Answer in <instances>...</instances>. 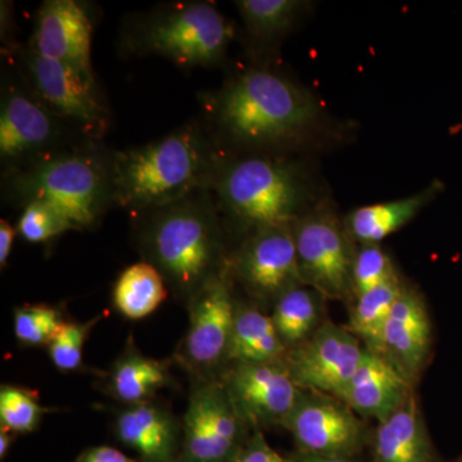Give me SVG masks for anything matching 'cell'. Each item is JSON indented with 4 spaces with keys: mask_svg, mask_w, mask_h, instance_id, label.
<instances>
[{
    "mask_svg": "<svg viewBox=\"0 0 462 462\" xmlns=\"http://www.w3.org/2000/svg\"><path fill=\"white\" fill-rule=\"evenodd\" d=\"M212 114L225 138L248 148L300 144L314 135L322 118L309 90L263 69L231 79L215 97Z\"/></svg>",
    "mask_w": 462,
    "mask_h": 462,
    "instance_id": "obj_1",
    "label": "cell"
},
{
    "mask_svg": "<svg viewBox=\"0 0 462 462\" xmlns=\"http://www.w3.org/2000/svg\"><path fill=\"white\" fill-rule=\"evenodd\" d=\"M218 161L196 124L111 157L112 202L149 211L212 188Z\"/></svg>",
    "mask_w": 462,
    "mask_h": 462,
    "instance_id": "obj_2",
    "label": "cell"
},
{
    "mask_svg": "<svg viewBox=\"0 0 462 462\" xmlns=\"http://www.w3.org/2000/svg\"><path fill=\"white\" fill-rule=\"evenodd\" d=\"M207 190L145 211L142 226V248L148 263L176 296L189 303L226 267L217 212Z\"/></svg>",
    "mask_w": 462,
    "mask_h": 462,
    "instance_id": "obj_3",
    "label": "cell"
},
{
    "mask_svg": "<svg viewBox=\"0 0 462 462\" xmlns=\"http://www.w3.org/2000/svg\"><path fill=\"white\" fill-rule=\"evenodd\" d=\"M212 189L218 208L249 234L293 224L311 208L309 179L284 158L252 156L218 163Z\"/></svg>",
    "mask_w": 462,
    "mask_h": 462,
    "instance_id": "obj_4",
    "label": "cell"
},
{
    "mask_svg": "<svg viewBox=\"0 0 462 462\" xmlns=\"http://www.w3.org/2000/svg\"><path fill=\"white\" fill-rule=\"evenodd\" d=\"M9 190L23 206L41 200L65 216L72 229H87L112 202L111 157L96 149L62 151L12 171Z\"/></svg>",
    "mask_w": 462,
    "mask_h": 462,
    "instance_id": "obj_5",
    "label": "cell"
},
{
    "mask_svg": "<svg viewBox=\"0 0 462 462\" xmlns=\"http://www.w3.org/2000/svg\"><path fill=\"white\" fill-rule=\"evenodd\" d=\"M234 38V27L209 3L170 5L144 21L136 47L169 58L181 66H214L221 62Z\"/></svg>",
    "mask_w": 462,
    "mask_h": 462,
    "instance_id": "obj_6",
    "label": "cell"
},
{
    "mask_svg": "<svg viewBox=\"0 0 462 462\" xmlns=\"http://www.w3.org/2000/svg\"><path fill=\"white\" fill-rule=\"evenodd\" d=\"M298 269L303 285L322 298H352L356 243L329 200H321L293 223Z\"/></svg>",
    "mask_w": 462,
    "mask_h": 462,
    "instance_id": "obj_7",
    "label": "cell"
},
{
    "mask_svg": "<svg viewBox=\"0 0 462 462\" xmlns=\"http://www.w3.org/2000/svg\"><path fill=\"white\" fill-rule=\"evenodd\" d=\"M249 430L223 382L200 380L185 412L181 454L176 462H236Z\"/></svg>",
    "mask_w": 462,
    "mask_h": 462,
    "instance_id": "obj_8",
    "label": "cell"
},
{
    "mask_svg": "<svg viewBox=\"0 0 462 462\" xmlns=\"http://www.w3.org/2000/svg\"><path fill=\"white\" fill-rule=\"evenodd\" d=\"M282 428L294 438L298 451L327 457L352 458L373 436L365 419L342 400L305 389Z\"/></svg>",
    "mask_w": 462,
    "mask_h": 462,
    "instance_id": "obj_9",
    "label": "cell"
},
{
    "mask_svg": "<svg viewBox=\"0 0 462 462\" xmlns=\"http://www.w3.org/2000/svg\"><path fill=\"white\" fill-rule=\"evenodd\" d=\"M365 348L348 328L325 320L305 342L288 349L282 361L300 389L339 398Z\"/></svg>",
    "mask_w": 462,
    "mask_h": 462,
    "instance_id": "obj_10",
    "label": "cell"
},
{
    "mask_svg": "<svg viewBox=\"0 0 462 462\" xmlns=\"http://www.w3.org/2000/svg\"><path fill=\"white\" fill-rule=\"evenodd\" d=\"M26 67L32 96L51 114L69 121L90 138L98 139L106 132L108 111L94 79L32 50L27 54Z\"/></svg>",
    "mask_w": 462,
    "mask_h": 462,
    "instance_id": "obj_11",
    "label": "cell"
},
{
    "mask_svg": "<svg viewBox=\"0 0 462 462\" xmlns=\"http://www.w3.org/2000/svg\"><path fill=\"white\" fill-rule=\"evenodd\" d=\"M229 273L225 267L189 303V328L180 346V358L200 380H207L206 375L226 361L236 311Z\"/></svg>",
    "mask_w": 462,
    "mask_h": 462,
    "instance_id": "obj_12",
    "label": "cell"
},
{
    "mask_svg": "<svg viewBox=\"0 0 462 462\" xmlns=\"http://www.w3.org/2000/svg\"><path fill=\"white\" fill-rule=\"evenodd\" d=\"M231 272L252 296L264 302L275 303L289 289L303 285L293 224L273 225L249 234L231 263Z\"/></svg>",
    "mask_w": 462,
    "mask_h": 462,
    "instance_id": "obj_13",
    "label": "cell"
},
{
    "mask_svg": "<svg viewBox=\"0 0 462 462\" xmlns=\"http://www.w3.org/2000/svg\"><path fill=\"white\" fill-rule=\"evenodd\" d=\"M221 382L252 430L284 427L303 391L284 361L236 364Z\"/></svg>",
    "mask_w": 462,
    "mask_h": 462,
    "instance_id": "obj_14",
    "label": "cell"
},
{
    "mask_svg": "<svg viewBox=\"0 0 462 462\" xmlns=\"http://www.w3.org/2000/svg\"><path fill=\"white\" fill-rule=\"evenodd\" d=\"M63 121L38 99L16 87L5 90L0 106V158L14 171L60 153Z\"/></svg>",
    "mask_w": 462,
    "mask_h": 462,
    "instance_id": "obj_15",
    "label": "cell"
},
{
    "mask_svg": "<svg viewBox=\"0 0 462 462\" xmlns=\"http://www.w3.org/2000/svg\"><path fill=\"white\" fill-rule=\"evenodd\" d=\"M431 349L433 322L427 302L406 282L385 324L380 355L416 387L430 364Z\"/></svg>",
    "mask_w": 462,
    "mask_h": 462,
    "instance_id": "obj_16",
    "label": "cell"
},
{
    "mask_svg": "<svg viewBox=\"0 0 462 462\" xmlns=\"http://www.w3.org/2000/svg\"><path fill=\"white\" fill-rule=\"evenodd\" d=\"M91 36L93 25L83 5L75 0H48L36 16L30 50L94 79Z\"/></svg>",
    "mask_w": 462,
    "mask_h": 462,
    "instance_id": "obj_17",
    "label": "cell"
},
{
    "mask_svg": "<svg viewBox=\"0 0 462 462\" xmlns=\"http://www.w3.org/2000/svg\"><path fill=\"white\" fill-rule=\"evenodd\" d=\"M415 394L412 385L384 356L365 348L364 357L339 396L363 419L384 420Z\"/></svg>",
    "mask_w": 462,
    "mask_h": 462,
    "instance_id": "obj_18",
    "label": "cell"
},
{
    "mask_svg": "<svg viewBox=\"0 0 462 462\" xmlns=\"http://www.w3.org/2000/svg\"><path fill=\"white\" fill-rule=\"evenodd\" d=\"M370 443L373 462H438L416 393L378 422Z\"/></svg>",
    "mask_w": 462,
    "mask_h": 462,
    "instance_id": "obj_19",
    "label": "cell"
},
{
    "mask_svg": "<svg viewBox=\"0 0 462 462\" xmlns=\"http://www.w3.org/2000/svg\"><path fill=\"white\" fill-rule=\"evenodd\" d=\"M116 433L143 462H176L179 430L171 413L158 404H132L116 419Z\"/></svg>",
    "mask_w": 462,
    "mask_h": 462,
    "instance_id": "obj_20",
    "label": "cell"
},
{
    "mask_svg": "<svg viewBox=\"0 0 462 462\" xmlns=\"http://www.w3.org/2000/svg\"><path fill=\"white\" fill-rule=\"evenodd\" d=\"M442 189V182L433 181L412 196L358 207L345 216L346 229L356 245H380L382 240L411 223Z\"/></svg>",
    "mask_w": 462,
    "mask_h": 462,
    "instance_id": "obj_21",
    "label": "cell"
},
{
    "mask_svg": "<svg viewBox=\"0 0 462 462\" xmlns=\"http://www.w3.org/2000/svg\"><path fill=\"white\" fill-rule=\"evenodd\" d=\"M287 351L272 316L256 307L236 305L226 361L234 365L276 363L284 360Z\"/></svg>",
    "mask_w": 462,
    "mask_h": 462,
    "instance_id": "obj_22",
    "label": "cell"
},
{
    "mask_svg": "<svg viewBox=\"0 0 462 462\" xmlns=\"http://www.w3.org/2000/svg\"><path fill=\"white\" fill-rule=\"evenodd\" d=\"M169 380L165 364L142 355L130 346L109 372L108 391L116 400L132 406L147 402Z\"/></svg>",
    "mask_w": 462,
    "mask_h": 462,
    "instance_id": "obj_23",
    "label": "cell"
},
{
    "mask_svg": "<svg viewBox=\"0 0 462 462\" xmlns=\"http://www.w3.org/2000/svg\"><path fill=\"white\" fill-rule=\"evenodd\" d=\"M406 282L400 273L379 287L356 297L349 312L348 330L355 334L367 349L382 352L383 333L389 315L402 293Z\"/></svg>",
    "mask_w": 462,
    "mask_h": 462,
    "instance_id": "obj_24",
    "label": "cell"
},
{
    "mask_svg": "<svg viewBox=\"0 0 462 462\" xmlns=\"http://www.w3.org/2000/svg\"><path fill=\"white\" fill-rule=\"evenodd\" d=\"M322 298L314 289L298 285L273 303L272 320L287 349L293 348L315 333L321 320Z\"/></svg>",
    "mask_w": 462,
    "mask_h": 462,
    "instance_id": "obj_25",
    "label": "cell"
},
{
    "mask_svg": "<svg viewBox=\"0 0 462 462\" xmlns=\"http://www.w3.org/2000/svg\"><path fill=\"white\" fill-rule=\"evenodd\" d=\"M169 296L166 282L153 264L136 263L121 273L114 289L116 309L132 320L147 318Z\"/></svg>",
    "mask_w": 462,
    "mask_h": 462,
    "instance_id": "obj_26",
    "label": "cell"
},
{
    "mask_svg": "<svg viewBox=\"0 0 462 462\" xmlns=\"http://www.w3.org/2000/svg\"><path fill=\"white\" fill-rule=\"evenodd\" d=\"M236 5L248 32L260 41L284 36L309 7L300 0H240Z\"/></svg>",
    "mask_w": 462,
    "mask_h": 462,
    "instance_id": "obj_27",
    "label": "cell"
},
{
    "mask_svg": "<svg viewBox=\"0 0 462 462\" xmlns=\"http://www.w3.org/2000/svg\"><path fill=\"white\" fill-rule=\"evenodd\" d=\"M44 413L38 392L17 385H3L0 389V427L16 434L32 433Z\"/></svg>",
    "mask_w": 462,
    "mask_h": 462,
    "instance_id": "obj_28",
    "label": "cell"
},
{
    "mask_svg": "<svg viewBox=\"0 0 462 462\" xmlns=\"http://www.w3.org/2000/svg\"><path fill=\"white\" fill-rule=\"evenodd\" d=\"M394 264L388 252L380 245H356L352 264V300L396 276Z\"/></svg>",
    "mask_w": 462,
    "mask_h": 462,
    "instance_id": "obj_29",
    "label": "cell"
},
{
    "mask_svg": "<svg viewBox=\"0 0 462 462\" xmlns=\"http://www.w3.org/2000/svg\"><path fill=\"white\" fill-rule=\"evenodd\" d=\"M63 322L60 312L51 306L26 305L14 310V334L23 346L50 345Z\"/></svg>",
    "mask_w": 462,
    "mask_h": 462,
    "instance_id": "obj_30",
    "label": "cell"
},
{
    "mask_svg": "<svg viewBox=\"0 0 462 462\" xmlns=\"http://www.w3.org/2000/svg\"><path fill=\"white\" fill-rule=\"evenodd\" d=\"M99 321V318L89 322H63L54 334L48 352L54 366L62 372H74L83 364L84 345L89 337L90 330Z\"/></svg>",
    "mask_w": 462,
    "mask_h": 462,
    "instance_id": "obj_31",
    "label": "cell"
},
{
    "mask_svg": "<svg viewBox=\"0 0 462 462\" xmlns=\"http://www.w3.org/2000/svg\"><path fill=\"white\" fill-rule=\"evenodd\" d=\"M69 230L74 229L65 216L41 200L27 203L17 225V233L30 243L48 242Z\"/></svg>",
    "mask_w": 462,
    "mask_h": 462,
    "instance_id": "obj_32",
    "label": "cell"
},
{
    "mask_svg": "<svg viewBox=\"0 0 462 462\" xmlns=\"http://www.w3.org/2000/svg\"><path fill=\"white\" fill-rule=\"evenodd\" d=\"M236 462H291L279 455L264 439L263 430H252Z\"/></svg>",
    "mask_w": 462,
    "mask_h": 462,
    "instance_id": "obj_33",
    "label": "cell"
},
{
    "mask_svg": "<svg viewBox=\"0 0 462 462\" xmlns=\"http://www.w3.org/2000/svg\"><path fill=\"white\" fill-rule=\"evenodd\" d=\"M74 462H135L114 447L99 446L88 449Z\"/></svg>",
    "mask_w": 462,
    "mask_h": 462,
    "instance_id": "obj_34",
    "label": "cell"
},
{
    "mask_svg": "<svg viewBox=\"0 0 462 462\" xmlns=\"http://www.w3.org/2000/svg\"><path fill=\"white\" fill-rule=\"evenodd\" d=\"M16 234V227L12 226L7 220L0 221V264L2 267L8 263Z\"/></svg>",
    "mask_w": 462,
    "mask_h": 462,
    "instance_id": "obj_35",
    "label": "cell"
},
{
    "mask_svg": "<svg viewBox=\"0 0 462 462\" xmlns=\"http://www.w3.org/2000/svg\"><path fill=\"white\" fill-rule=\"evenodd\" d=\"M291 462H354L348 457H327V456H318L305 454V452L297 451L296 454L289 457Z\"/></svg>",
    "mask_w": 462,
    "mask_h": 462,
    "instance_id": "obj_36",
    "label": "cell"
},
{
    "mask_svg": "<svg viewBox=\"0 0 462 462\" xmlns=\"http://www.w3.org/2000/svg\"><path fill=\"white\" fill-rule=\"evenodd\" d=\"M17 434L14 431L7 430V428L0 427V457H7L9 449H11L12 443Z\"/></svg>",
    "mask_w": 462,
    "mask_h": 462,
    "instance_id": "obj_37",
    "label": "cell"
},
{
    "mask_svg": "<svg viewBox=\"0 0 462 462\" xmlns=\"http://www.w3.org/2000/svg\"><path fill=\"white\" fill-rule=\"evenodd\" d=\"M460 462H462V458H461V461H460Z\"/></svg>",
    "mask_w": 462,
    "mask_h": 462,
    "instance_id": "obj_38",
    "label": "cell"
}]
</instances>
